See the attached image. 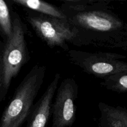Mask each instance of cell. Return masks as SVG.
Masks as SVG:
<instances>
[{
    "instance_id": "6da1fadb",
    "label": "cell",
    "mask_w": 127,
    "mask_h": 127,
    "mask_svg": "<svg viewBox=\"0 0 127 127\" xmlns=\"http://www.w3.org/2000/svg\"><path fill=\"white\" fill-rule=\"evenodd\" d=\"M110 1L64 0L60 8L76 34V45L115 48L126 40L127 26L110 9Z\"/></svg>"
},
{
    "instance_id": "7a4b0ae2",
    "label": "cell",
    "mask_w": 127,
    "mask_h": 127,
    "mask_svg": "<svg viewBox=\"0 0 127 127\" xmlns=\"http://www.w3.org/2000/svg\"><path fill=\"white\" fill-rule=\"evenodd\" d=\"M46 67L36 64L23 78L0 120V127H21L27 121L44 81Z\"/></svg>"
},
{
    "instance_id": "3957f363",
    "label": "cell",
    "mask_w": 127,
    "mask_h": 127,
    "mask_svg": "<svg viewBox=\"0 0 127 127\" xmlns=\"http://www.w3.org/2000/svg\"><path fill=\"white\" fill-rule=\"evenodd\" d=\"M11 37L1 44L0 53L2 61L4 86L7 94L11 81L17 76L22 67L30 60L29 51L26 40L27 27L16 12H12Z\"/></svg>"
},
{
    "instance_id": "277c9868",
    "label": "cell",
    "mask_w": 127,
    "mask_h": 127,
    "mask_svg": "<svg viewBox=\"0 0 127 127\" xmlns=\"http://www.w3.org/2000/svg\"><path fill=\"white\" fill-rule=\"evenodd\" d=\"M25 19L37 35L50 48L69 50L68 44L76 45V34L67 20L60 19L26 9Z\"/></svg>"
},
{
    "instance_id": "5b68a950",
    "label": "cell",
    "mask_w": 127,
    "mask_h": 127,
    "mask_svg": "<svg viewBox=\"0 0 127 127\" xmlns=\"http://www.w3.org/2000/svg\"><path fill=\"white\" fill-rule=\"evenodd\" d=\"M67 53L72 64L79 67L84 73L100 79L127 71V63L121 60L127 58L123 55L73 49L69 50Z\"/></svg>"
},
{
    "instance_id": "8992f818",
    "label": "cell",
    "mask_w": 127,
    "mask_h": 127,
    "mask_svg": "<svg viewBox=\"0 0 127 127\" xmlns=\"http://www.w3.org/2000/svg\"><path fill=\"white\" fill-rule=\"evenodd\" d=\"M52 105V127H70L76 120L75 102L78 97V86L75 79L66 78L57 90Z\"/></svg>"
},
{
    "instance_id": "52a82bcc",
    "label": "cell",
    "mask_w": 127,
    "mask_h": 127,
    "mask_svg": "<svg viewBox=\"0 0 127 127\" xmlns=\"http://www.w3.org/2000/svg\"><path fill=\"white\" fill-rule=\"evenodd\" d=\"M61 78L56 73L39 100L34 104L32 112L27 119L26 127H46L51 116L52 102Z\"/></svg>"
},
{
    "instance_id": "ba28073f",
    "label": "cell",
    "mask_w": 127,
    "mask_h": 127,
    "mask_svg": "<svg viewBox=\"0 0 127 127\" xmlns=\"http://www.w3.org/2000/svg\"><path fill=\"white\" fill-rule=\"evenodd\" d=\"M98 107L100 113L98 127H127V108L102 102L99 103Z\"/></svg>"
},
{
    "instance_id": "9c48e42d",
    "label": "cell",
    "mask_w": 127,
    "mask_h": 127,
    "mask_svg": "<svg viewBox=\"0 0 127 127\" xmlns=\"http://www.w3.org/2000/svg\"><path fill=\"white\" fill-rule=\"evenodd\" d=\"M11 2L24 7L26 9L60 19L66 20L65 15L60 7L45 1L40 0H11Z\"/></svg>"
},
{
    "instance_id": "30bf717a",
    "label": "cell",
    "mask_w": 127,
    "mask_h": 127,
    "mask_svg": "<svg viewBox=\"0 0 127 127\" xmlns=\"http://www.w3.org/2000/svg\"><path fill=\"white\" fill-rule=\"evenodd\" d=\"M12 19L9 5L4 0H0V34L4 42L11 37Z\"/></svg>"
},
{
    "instance_id": "8fae6325",
    "label": "cell",
    "mask_w": 127,
    "mask_h": 127,
    "mask_svg": "<svg viewBox=\"0 0 127 127\" xmlns=\"http://www.w3.org/2000/svg\"><path fill=\"white\" fill-rule=\"evenodd\" d=\"M101 84L111 91L127 93V71L106 77L103 79Z\"/></svg>"
},
{
    "instance_id": "7c38bea8",
    "label": "cell",
    "mask_w": 127,
    "mask_h": 127,
    "mask_svg": "<svg viewBox=\"0 0 127 127\" xmlns=\"http://www.w3.org/2000/svg\"><path fill=\"white\" fill-rule=\"evenodd\" d=\"M7 94L4 90V72H3V65H2V58H1V53H0V105L1 102L4 100Z\"/></svg>"
},
{
    "instance_id": "4fadbf2b",
    "label": "cell",
    "mask_w": 127,
    "mask_h": 127,
    "mask_svg": "<svg viewBox=\"0 0 127 127\" xmlns=\"http://www.w3.org/2000/svg\"><path fill=\"white\" fill-rule=\"evenodd\" d=\"M115 48H121L122 49H124L125 50H127V40H126L124 42H121V43H119L118 45H117L115 47Z\"/></svg>"
}]
</instances>
